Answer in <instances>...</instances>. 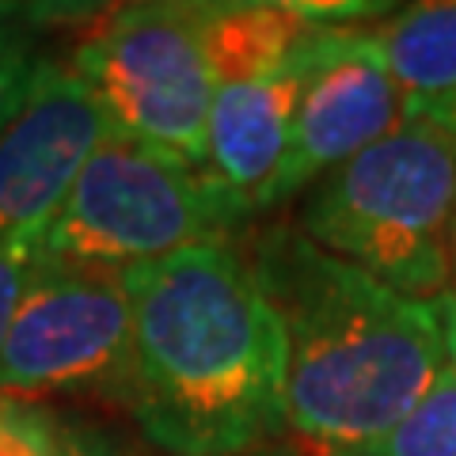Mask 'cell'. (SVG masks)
I'll return each instance as SVG.
<instances>
[{
  "label": "cell",
  "instance_id": "6da1fadb",
  "mask_svg": "<svg viewBox=\"0 0 456 456\" xmlns=\"http://www.w3.org/2000/svg\"><path fill=\"white\" fill-rule=\"evenodd\" d=\"M134 369L126 411L171 456H240L289 430L278 312L228 240L126 270Z\"/></svg>",
  "mask_w": 456,
  "mask_h": 456
},
{
  "label": "cell",
  "instance_id": "7a4b0ae2",
  "mask_svg": "<svg viewBox=\"0 0 456 456\" xmlns=\"http://www.w3.org/2000/svg\"><path fill=\"white\" fill-rule=\"evenodd\" d=\"M248 263L278 312L285 415L308 456L388 434L445 365L434 301H415L316 248L297 224L255 236Z\"/></svg>",
  "mask_w": 456,
  "mask_h": 456
},
{
  "label": "cell",
  "instance_id": "3957f363",
  "mask_svg": "<svg viewBox=\"0 0 456 456\" xmlns=\"http://www.w3.org/2000/svg\"><path fill=\"white\" fill-rule=\"evenodd\" d=\"M297 228L388 289L437 301L452 281L456 145L430 122H407L320 179Z\"/></svg>",
  "mask_w": 456,
  "mask_h": 456
},
{
  "label": "cell",
  "instance_id": "277c9868",
  "mask_svg": "<svg viewBox=\"0 0 456 456\" xmlns=\"http://www.w3.org/2000/svg\"><path fill=\"white\" fill-rule=\"evenodd\" d=\"M244 221L248 209L209 167L110 126L42 236V251L126 274L194 244L228 240Z\"/></svg>",
  "mask_w": 456,
  "mask_h": 456
},
{
  "label": "cell",
  "instance_id": "5b68a950",
  "mask_svg": "<svg viewBox=\"0 0 456 456\" xmlns=\"http://www.w3.org/2000/svg\"><path fill=\"white\" fill-rule=\"evenodd\" d=\"M110 126L152 149L206 167V126L217 95L198 4L149 0L99 16L69 57Z\"/></svg>",
  "mask_w": 456,
  "mask_h": 456
},
{
  "label": "cell",
  "instance_id": "8992f818",
  "mask_svg": "<svg viewBox=\"0 0 456 456\" xmlns=\"http://www.w3.org/2000/svg\"><path fill=\"white\" fill-rule=\"evenodd\" d=\"M134 301L122 270L38 251L0 350V399H130Z\"/></svg>",
  "mask_w": 456,
  "mask_h": 456
},
{
  "label": "cell",
  "instance_id": "52a82bcc",
  "mask_svg": "<svg viewBox=\"0 0 456 456\" xmlns=\"http://www.w3.org/2000/svg\"><path fill=\"white\" fill-rule=\"evenodd\" d=\"M411 118L407 99L365 42V27H323L320 61L312 69L289 145L274 179L255 198V213L308 194L377 141L399 134Z\"/></svg>",
  "mask_w": 456,
  "mask_h": 456
},
{
  "label": "cell",
  "instance_id": "ba28073f",
  "mask_svg": "<svg viewBox=\"0 0 456 456\" xmlns=\"http://www.w3.org/2000/svg\"><path fill=\"white\" fill-rule=\"evenodd\" d=\"M110 118L73 65L42 53L20 114L0 134V244H42Z\"/></svg>",
  "mask_w": 456,
  "mask_h": 456
},
{
  "label": "cell",
  "instance_id": "9c48e42d",
  "mask_svg": "<svg viewBox=\"0 0 456 456\" xmlns=\"http://www.w3.org/2000/svg\"><path fill=\"white\" fill-rule=\"evenodd\" d=\"M320 38L323 27L293 53V61L244 84H221L213 95L206 126V167L248 209V217L289 145L305 88L320 61Z\"/></svg>",
  "mask_w": 456,
  "mask_h": 456
},
{
  "label": "cell",
  "instance_id": "30bf717a",
  "mask_svg": "<svg viewBox=\"0 0 456 456\" xmlns=\"http://www.w3.org/2000/svg\"><path fill=\"white\" fill-rule=\"evenodd\" d=\"M365 42L407 99L411 118L456 99V0L411 4L365 27Z\"/></svg>",
  "mask_w": 456,
  "mask_h": 456
},
{
  "label": "cell",
  "instance_id": "8fae6325",
  "mask_svg": "<svg viewBox=\"0 0 456 456\" xmlns=\"http://www.w3.org/2000/svg\"><path fill=\"white\" fill-rule=\"evenodd\" d=\"M198 31L213 80L244 84L293 61V53L320 31L301 4H198Z\"/></svg>",
  "mask_w": 456,
  "mask_h": 456
},
{
  "label": "cell",
  "instance_id": "7c38bea8",
  "mask_svg": "<svg viewBox=\"0 0 456 456\" xmlns=\"http://www.w3.org/2000/svg\"><path fill=\"white\" fill-rule=\"evenodd\" d=\"M320 456H456V369L449 365V358L430 384V392L388 434L365 441V445Z\"/></svg>",
  "mask_w": 456,
  "mask_h": 456
},
{
  "label": "cell",
  "instance_id": "4fadbf2b",
  "mask_svg": "<svg viewBox=\"0 0 456 456\" xmlns=\"http://www.w3.org/2000/svg\"><path fill=\"white\" fill-rule=\"evenodd\" d=\"M42 53L35 50V38L27 35L23 20L0 16V134L16 118L27 92L35 84Z\"/></svg>",
  "mask_w": 456,
  "mask_h": 456
},
{
  "label": "cell",
  "instance_id": "5bb4252c",
  "mask_svg": "<svg viewBox=\"0 0 456 456\" xmlns=\"http://www.w3.org/2000/svg\"><path fill=\"white\" fill-rule=\"evenodd\" d=\"M0 456H65V430L35 403L0 399Z\"/></svg>",
  "mask_w": 456,
  "mask_h": 456
},
{
  "label": "cell",
  "instance_id": "9a60e30c",
  "mask_svg": "<svg viewBox=\"0 0 456 456\" xmlns=\"http://www.w3.org/2000/svg\"><path fill=\"white\" fill-rule=\"evenodd\" d=\"M42 244L35 240H8L0 244V350H4V338L12 331V320L20 312V301L27 293V278L35 270Z\"/></svg>",
  "mask_w": 456,
  "mask_h": 456
},
{
  "label": "cell",
  "instance_id": "2e32d148",
  "mask_svg": "<svg viewBox=\"0 0 456 456\" xmlns=\"http://www.w3.org/2000/svg\"><path fill=\"white\" fill-rule=\"evenodd\" d=\"M65 456H126V452L95 430H65Z\"/></svg>",
  "mask_w": 456,
  "mask_h": 456
},
{
  "label": "cell",
  "instance_id": "e0dca14e",
  "mask_svg": "<svg viewBox=\"0 0 456 456\" xmlns=\"http://www.w3.org/2000/svg\"><path fill=\"white\" fill-rule=\"evenodd\" d=\"M434 308H437V320H441V338H445V358L456 369V297L452 293L437 297Z\"/></svg>",
  "mask_w": 456,
  "mask_h": 456
},
{
  "label": "cell",
  "instance_id": "ac0fdd59",
  "mask_svg": "<svg viewBox=\"0 0 456 456\" xmlns=\"http://www.w3.org/2000/svg\"><path fill=\"white\" fill-rule=\"evenodd\" d=\"M422 122H430V126H437V130L441 134H445L449 141H452V145H456V99H449V103H441L437 110H430V114H426V118Z\"/></svg>",
  "mask_w": 456,
  "mask_h": 456
},
{
  "label": "cell",
  "instance_id": "d6986e66",
  "mask_svg": "<svg viewBox=\"0 0 456 456\" xmlns=\"http://www.w3.org/2000/svg\"><path fill=\"white\" fill-rule=\"evenodd\" d=\"M449 293L456 297V240H452V281H449Z\"/></svg>",
  "mask_w": 456,
  "mask_h": 456
}]
</instances>
